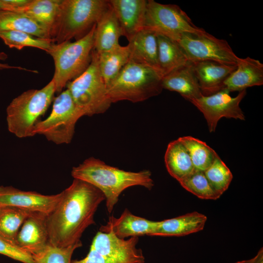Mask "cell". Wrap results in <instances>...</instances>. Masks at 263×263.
I'll list each match as a JSON object with an SVG mask.
<instances>
[{
    "label": "cell",
    "instance_id": "cell-8",
    "mask_svg": "<svg viewBox=\"0 0 263 263\" xmlns=\"http://www.w3.org/2000/svg\"><path fill=\"white\" fill-rule=\"evenodd\" d=\"M83 116L67 89L54 99L50 115L37 122L34 134L43 135L56 144H69L73 138L76 122Z\"/></svg>",
    "mask_w": 263,
    "mask_h": 263
},
{
    "label": "cell",
    "instance_id": "cell-33",
    "mask_svg": "<svg viewBox=\"0 0 263 263\" xmlns=\"http://www.w3.org/2000/svg\"><path fill=\"white\" fill-rule=\"evenodd\" d=\"M204 173L213 189L220 196L228 189L233 179L230 170L219 156Z\"/></svg>",
    "mask_w": 263,
    "mask_h": 263
},
{
    "label": "cell",
    "instance_id": "cell-31",
    "mask_svg": "<svg viewBox=\"0 0 263 263\" xmlns=\"http://www.w3.org/2000/svg\"><path fill=\"white\" fill-rule=\"evenodd\" d=\"M179 183L186 190L201 199L215 200L221 196L213 189L204 171L195 169Z\"/></svg>",
    "mask_w": 263,
    "mask_h": 263
},
{
    "label": "cell",
    "instance_id": "cell-23",
    "mask_svg": "<svg viewBox=\"0 0 263 263\" xmlns=\"http://www.w3.org/2000/svg\"><path fill=\"white\" fill-rule=\"evenodd\" d=\"M165 163L169 174L178 182L195 170L188 150L178 139L168 145Z\"/></svg>",
    "mask_w": 263,
    "mask_h": 263
},
{
    "label": "cell",
    "instance_id": "cell-16",
    "mask_svg": "<svg viewBox=\"0 0 263 263\" xmlns=\"http://www.w3.org/2000/svg\"><path fill=\"white\" fill-rule=\"evenodd\" d=\"M158 222L134 215L126 208L119 217H110L107 224L102 225L99 231H111L121 239L143 235L151 236Z\"/></svg>",
    "mask_w": 263,
    "mask_h": 263
},
{
    "label": "cell",
    "instance_id": "cell-9",
    "mask_svg": "<svg viewBox=\"0 0 263 263\" xmlns=\"http://www.w3.org/2000/svg\"><path fill=\"white\" fill-rule=\"evenodd\" d=\"M144 28L176 41L182 34L206 32L196 26L187 14L178 5L147 0Z\"/></svg>",
    "mask_w": 263,
    "mask_h": 263
},
{
    "label": "cell",
    "instance_id": "cell-32",
    "mask_svg": "<svg viewBox=\"0 0 263 263\" xmlns=\"http://www.w3.org/2000/svg\"><path fill=\"white\" fill-rule=\"evenodd\" d=\"M82 245L80 241L67 247H60L48 243L43 249L32 257L36 263H71L74 251Z\"/></svg>",
    "mask_w": 263,
    "mask_h": 263
},
{
    "label": "cell",
    "instance_id": "cell-3",
    "mask_svg": "<svg viewBox=\"0 0 263 263\" xmlns=\"http://www.w3.org/2000/svg\"><path fill=\"white\" fill-rule=\"evenodd\" d=\"M163 77L155 68L129 61L107 87V94L112 103L143 101L162 92Z\"/></svg>",
    "mask_w": 263,
    "mask_h": 263
},
{
    "label": "cell",
    "instance_id": "cell-11",
    "mask_svg": "<svg viewBox=\"0 0 263 263\" xmlns=\"http://www.w3.org/2000/svg\"><path fill=\"white\" fill-rule=\"evenodd\" d=\"M229 93L227 90L224 89L190 101L203 114L210 132L215 131L218 122L222 117L245 120L240 103L246 94V90L239 92L234 97Z\"/></svg>",
    "mask_w": 263,
    "mask_h": 263
},
{
    "label": "cell",
    "instance_id": "cell-24",
    "mask_svg": "<svg viewBox=\"0 0 263 263\" xmlns=\"http://www.w3.org/2000/svg\"><path fill=\"white\" fill-rule=\"evenodd\" d=\"M61 0H31L14 12L28 15L43 26L52 39Z\"/></svg>",
    "mask_w": 263,
    "mask_h": 263
},
{
    "label": "cell",
    "instance_id": "cell-19",
    "mask_svg": "<svg viewBox=\"0 0 263 263\" xmlns=\"http://www.w3.org/2000/svg\"><path fill=\"white\" fill-rule=\"evenodd\" d=\"M128 45L130 53L129 61L149 66L160 71L156 32L144 28L132 38Z\"/></svg>",
    "mask_w": 263,
    "mask_h": 263
},
{
    "label": "cell",
    "instance_id": "cell-35",
    "mask_svg": "<svg viewBox=\"0 0 263 263\" xmlns=\"http://www.w3.org/2000/svg\"><path fill=\"white\" fill-rule=\"evenodd\" d=\"M8 58V55L4 52H0V60H4ZM16 69L20 70H24V71H31L32 72H35L38 73L36 71H32L30 70L24 68H22L20 66H12L10 65L7 63H2L0 62V70H3V69Z\"/></svg>",
    "mask_w": 263,
    "mask_h": 263
},
{
    "label": "cell",
    "instance_id": "cell-26",
    "mask_svg": "<svg viewBox=\"0 0 263 263\" xmlns=\"http://www.w3.org/2000/svg\"><path fill=\"white\" fill-rule=\"evenodd\" d=\"M6 31L22 32L38 38L51 39L48 31L28 15L1 11H0V32Z\"/></svg>",
    "mask_w": 263,
    "mask_h": 263
},
{
    "label": "cell",
    "instance_id": "cell-18",
    "mask_svg": "<svg viewBox=\"0 0 263 263\" xmlns=\"http://www.w3.org/2000/svg\"><path fill=\"white\" fill-rule=\"evenodd\" d=\"M263 84V64L250 57L239 58L236 69L225 79L224 88L230 93Z\"/></svg>",
    "mask_w": 263,
    "mask_h": 263
},
{
    "label": "cell",
    "instance_id": "cell-4",
    "mask_svg": "<svg viewBox=\"0 0 263 263\" xmlns=\"http://www.w3.org/2000/svg\"><path fill=\"white\" fill-rule=\"evenodd\" d=\"M55 93L52 79L42 88L29 90L13 99L6 108L8 131L19 138L34 136V127L49 107Z\"/></svg>",
    "mask_w": 263,
    "mask_h": 263
},
{
    "label": "cell",
    "instance_id": "cell-27",
    "mask_svg": "<svg viewBox=\"0 0 263 263\" xmlns=\"http://www.w3.org/2000/svg\"><path fill=\"white\" fill-rule=\"evenodd\" d=\"M129 55L128 45H120L112 50L98 54L99 69L107 88L128 62Z\"/></svg>",
    "mask_w": 263,
    "mask_h": 263
},
{
    "label": "cell",
    "instance_id": "cell-28",
    "mask_svg": "<svg viewBox=\"0 0 263 263\" xmlns=\"http://www.w3.org/2000/svg\"><path fill=\"white\" fill-rule=\"evenodd\" d=\"M188 150L196 170L205 171L219 156L207 143L190 136L178 139Z\"/></svg>",
    "mask_w": 263,
    "mask_h": 263
},
{
    "label": "cell",
    "instance_id": "cell-2",
    "mask_svg": "<svg viewBox=\"0 0 263 263\" xmlns=\"http://www.w3.org/2000/svg\"><path fill=\"white\" fill-rule=\"evenodd\" d=\"M71 175L74 179L85 181L99 189L105 197L106 208L110 213L121 193L127 188L139 186L150 190L154 186L151 173L149 170L126 171L94 157L87 158L73 167Z\"/></svg>",
    "mask_w": 263,
    "mask_h": 263
},
{
    "label": "cell",
    "instance_id": "cell-1",
    "mask_svg": "<svg viewBox=\"0 0 263 263\" xmlns=\"http://www.w3.org/2000/svg\"><path fill=\"white\" fill-rule=\"evenodd\" d=\"M61 193L57 204L47 216V225L49 243L65 247L81 241L85 229L95 223V213L105 197L93 185L78 179Z\"/></svg>",
    "mask_w": 263,
    "mask_h": 263
},
{
    "label": "cell",
    "instance_id": "cell-20",
    "mask_svg": "<svg viewBox=\"0 0 263 263\" xmlns=\"http://www.w3.org/2000/svg\"><path fill=\"white\" fill-rule=\"evenodd\" d=\"M163 89L179 93L190 102L203 95L190 61L163 76Z\"/></svg>",
    "mask_w": 263,
    "mask_h": 263
},
{
    "label": "cell",
    "instance_id": "cell-10",
    "mask_svg": "<svg viewBox=\"0 0 263 263\" xmlns=\"http://www.w3.org/2000/svg\"><path fill=\"white\" fill-rule=\"evenodd\" d=\"M176 41L191 62L210 60L236 65L239 58L226 40L207 32L201 34L185 33Z\"/></svg>",
    "mask_w": 263,
    "mask_h": 263
},
{
    "label": "cell",
    "instance_id": "cell-38",
    "mask_svg": "<svg viewBox=\"0 0 263 263\" xmlns=\"http://www.w3.org/2000/svg\"></svg>",
    "mask_w": 263,
    "mask_h": 263
},
{
    "label": "cell",
    "instance_id": "cell-12",
    "mask_svg": "<svg viewBox=\"0 0 263 263\" xmlns=\"http://www.w3.org/2000/svg\"><path fill=\"white\" fill-rule=\"evenodd\" d=\"M144 255H139L130 245L109 236H95L87 256L71 263H145Z\"/></svg>",
    "mask_w": 263,
    "mask_h": 263
},
{
    "label": "cell",
    "instance_id": "cell-22",
    "mask_svg": "<svg viewBox=\"0 0 263 263\" xmlns=\"http://www.w3.org/2000/svg\"><path fill=\"white\" fill-rule=\"evenodd\" d=\"M121 36L120 25L110 4L96 23L94 49L98 54L112 50L120 45L119 39Z\"/></svg>",
    "mask_w": 263,
    "mask_h": 263
},
{
    "label": "cell",
    "instance_id": "cell-37",
    "mask_svg": "<svg viewBox=\"0 0 263 263\" xmlns=\"http://www.w3.org/2000/svg\"><path fill=\"white\" fill-rule=\"evenodd\" d=\"M11 5L7 3L5 0H0V11H11Z\"/></svg>",
    "mask_w": 263,
    "mask_h": 263
},
{
    "label": "cell",
    "instance_id": "cell-25",
    "mask_svg": "<svg viewBox=\"0 0 263 263\" xmlns=\"http://www.w3.org/2000/svg\"><path fill=\"white\" fill-rule=\"evenodd\" d=\"M157 38L158 66L163 76L189 62L176 41L158 34Z\"/></svg>",
    "mask_w": 263,
    "mask_h": 263
},
{
    "label": "cell",
    "instance_id": "cell-29",
    "mask_svg": "<svg viewBox=\"0 0 263 263\" xmlns=\"http://www.w3.org/2000/svg\"><path fill=\"white\" fill-rule=\"evenodd\" d=\"M31 212H33L14 207H0V238L16 245L18 231L24 220Z\"/></svg>",
    "mask_w": 263,
    "mask_h": 263
},
{
    "label": "cell",
    "instance_id": "cell-30",
    "mask_svg": "<svg viewBox=\"0 0 263 263\" xmlns=\"http://www.w3.org/2000/svg\"><path fill=\"white\" fill-rule=\"evenodd\" d=\"M0 38L10 48L21 50L25 47H32L43 50L47 53L55 43L51 39L38 38L17 31L0 32Z\"/></svg>",
    "mask_w": 263,
    "mask_h": 263
},
{
    "label": "cell",
    "instance_id": "cell-21",
    "mask_svg": "<svg viewBox=\"0 0 263 263\" xmlns=\"http://www.w3.org/2000/svg\"><path fill=\"white\" fill-rule=\"evenodd\" d=\"M207 216L197 211L158 221L151 236H183L203 230Z\"/></svg>",
    "mask_w": 263,
    "mask_h": 263
},
{
    "label": "cell",
    "instance_id": "cell-14",
    "mask_svg": "<svg viewBox=\"0 0 263 263\" xmlns=\"http://www.w3.org/2000/svg\"><path fill=\"white\" fill-rule=\"evenodd\" d=\"M47 216L43 213L31 212L18 231L16 245L32 255L43 249L49 243Z\"/></svg>",
    "mask_w": 263,
    "mask_h": 263
},
{
    "label": "cell",
    "instance_id": "cell-13",
    "mask_svg": "<svg viewBox=\"0 0 263 263\" xmlns=\"http://www.w3.org/2000/svg\"><path fill=\"white\" fill-rule=\"evenodd\" d=\"M61 196L46 195L34 191L21 190L11 186H0V206L16 207L47 216L54 209Z\"/></svg>",
    "mask_w": 263,
    "mask_h": 263
},
{
    "label": "cell",
    "instance_id": "cell-7",
    "mask_svg": "<svg viewBox=\"0 0 263 263\" xmlns=\"http://www.w3.org/2000/svg\"><path fill=\"white\" fill-rule=\"evenodd\" d=\"M66 86L84 116L103 113L112 103L99 69L98 54L94 49L87 69Z\"/></svg>",
    "mask_w": 263,
    "mask_h": 263
},
{
    "label": "cell",
    "instance_id": "cell-5",
    "mask_svg": "<svg viewBox=\"0 0 263 263\" xmlns=\"http://www.w3.org/2000/svg\"><path fill=\"white\" fill-rule=\"evenodd\" d=\"M94 24L76 41L53 43L47 52L53 57L56 93H61L67 84L80 75L88 67L94 50Z\"/></svg>",
    "mask_w": 263,
    "mask_h": 263
},
{
    "label": "cell",
    "instance_id": "cell-17",
    "mask_svg": "<svg viewBox=\"0 0 263 263\" xmlns=\"http://www.w3.org/2000/svg\"><path fill=\"white\" fill-rule=\"evenodd\" d=\"M190 63L204 96L209 95L223 90L225 81L236 69V65L210 60L190 61Z\"/></svg>",
    "mask_w": 263,
    "mask_h": 263
},
{
    "label": "cell",
    "instance_id": "cell-34",
    "mask_svg": "<svg viewBox=\"0 0 263 263\" xmlns=\"http://www.w3.org/2000/svg\"><path fill=\"white\" fill-rule=\"evenodd\" d=\"M0 254L23 263H36L32 255L1 238Z\"/></svg>",
    "mask_w": 263,
    "mask_h": 263
},
{
    "label": "cell",
    "instance_id": "cell-36",
    "mask_svg": "<svg viewBox=\"0 0 263 263\" xmlns=\"http://www.w3.org/2000/svg\"><path fill=\"white\" fill-rule=\"evenodd\" d=\"M235 263H263V249L261 248L257 254L253 258L242 261L237 262Z\"/></svg>",
    "mask_w": 263,
    "mask_h": 263
},
{
    "label": "cell",
    "instance_id": "cell-6",
    "mask_svg": "<svg viewBox=\"0 0 263 263\" xmlns=\"http://www.w3.org/2000/svg\"><path fill=\"white\" fill-rule=\"evenodd\" d=\"M109 6L106 0H61L53 40L60 43L90 31Z\"/></svg>",
    "mask_w": 263,
    "mask_h": 263
},
{
    "label": "cell",
    "instance_id": "cell-15",
    "mask_svg": "<svg viewBox=\"0 0 263 263\" xmlns=\"http://www.w3.org/2000/svg\"><path fill=\"white\" fill-rule=\"evenodd\" d=\"M120 25L122 36L129 41L144 28L147 0H109Z\"/></svg>",
    "mask_w": 263,
    "mask_h": 263
}]
</instances>
